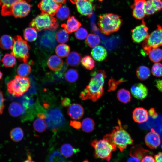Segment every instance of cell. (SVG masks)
Listing matches in <instances>:
<instances>
[{"instance_id": "cell-5", "label": "cell", "mask_w": 162, "mask_h": 162, "mask_svg": "<svg viewBox=\"0 0 162 162\" xmlns=\"http://www.w3.org/2000/svg\"><path fill=\"white\" fill-rule=\"evenodd\" d=\"M91 145L94 149L95 158L106 160L108 161L111 158L112 152L117 149L116 146L111 144L104 138L93 140Z\"/></svg>"}, {"instance_id": "cell-53", "label": "cell", "mask_w": 162, "mask_h": 162, "mask_svg": "<svg viewBox=\"0 0 162 162\" xmlns=\"http://www.w3.org/2000/svg\"><path fill=\"white\" fill-rule=\"evenodd\" d=\"M155 162H162V152H160L154 155Z\"/></svg>"}, {"instance_id": "cell-51", "label": "cell", "mask_w": 162, "mask_h": 162, "mask_svg": "<svg viewBox=\"0 0 162 162\" xmlns=\"http://www.w3.org/2000/svg\"><path fill=\"white\" fill-rule=\"evenodd\" d=\"M141 160L134 156H131L127 160V162H141Z\"/></svg>"}, {"instance_id": "cell-16", "label": "cell", "mask_w": 162, "mask_h": 162, "mask_svg": "<svg viewBox=\"0 0 162 162\" xmlns=\"http://www.w3.org/2000/svg\"><path fill=\"white\" fill-rule=\"evenodd\" d=\"M146 16H149L162 10V0H146L145 5Z\"/></svg>"}, {"instance_id": "cell-13", "label": "cell", "mask_w": 162, "mask_h": 162, "mask_svg": "<svg viewBox=\"0 0 162 162\" xmlns=\"http://www.w3.org/2000/svg\"><path fill=\"white\" fill-rule=\"evenodd\" d=\"M62 5V4L57 3L54 0H41L38 5V7L42 13L53 16L56 14Z\"/></svg>"}, {"instance_id": "cell-18", "label": "cell", "mask_w": 162, "mask_h": 162, "mask_svg": "<svg viewBox=\"0 0 162 162\" xmlns=\"http://www.w3.org/2000/svg\"><path fill=\"white\" fill-rule=\"evenodd\" d=\"M67 114L72 119L74 120H79L83 116L84 109L80 104L73 103L68 107Z\"/></svg>"}, {"instance_id": "cell-41", "label": "cell", "mask_w": 162, "mask_h": 162, "mask_svg": "<svg viewBox=\"0 0 162 162\" xmlns=\"http://www.w3.org/2000/svg\"><path fill=\"white\" fill-rule=\"evenodd\" d=\"M55 37L57 41L60 43H66L69 39L68 33L63 29L58 31L56 34Z\"/></svg>"}, {"instance_id": "cell-31", "label": "cell", "mask_w": 162, "mask_h": 162, "mask_svg": "<svg viewBox=\"0 0 162 162\" xmlns=\"http://www.w3.org/2000/svg\"><path fill=\"white\" fill-rule=\"evenodd\" d=\"M23 36L26 40L34 41L36 39L38 36L37 30L33 27H28L24 30Z\"/></svg>"}, {"instance_id": "cell-20", "label": "cell", "mask_w": 162, "mask_h": 162, "mask_svg": "<svg viewBox=\"0 0 162 162\" xmlns=\"http://www.w3.org/2000/svg\"><path fill=\"white\" fill-rule=\"evenodd\" d=\"M81 25V23L74 16L69 17L66 24L61 25L68 33H71L77 30Z\"/></svg>"}, {"instance_id": "cell-46", "label": "cell", "mask_w": 162, "mask_h": 162, "mask_svg": "<svg viewBox=\"0 0 162 162\" xmlns=\"http://www.w3.org/2000/svg\"><path fill=\"white\" fill-rule=\"evenodd\" d=\"M22 0H0V5L2 8H8L11 7L16 2ZM29 2L30 0H24Z\"/></svg>"}, {"instance_id": "cell-17", "label": "cell", "mask_w": 162, "mask_h": 162, "mask_svg": "<svg viewBox=\"0 0 162 162\" xmlns=\"http://www.w3.org/2000/svg\"><path fill=\"white\" fill-rule=\"evenodd\" d=\"M131 92L135 98L141 100L144 99L148 94L147 88L141 83L136 84L132 86L131 88Z\"/></svg>"}, {"instance_id": "cell-55", "label": "cell", "mask_w": 162, "mask_h": 162, "mask_svg": "<svg viewBox=\"0 0 162 162\" xmlns=\"http://www.w3.org/2000/svg\"><path fill=\"white\" fill-rule=\"evenodd\" d=\"M38 116L40 118L44 119L46 118V116L44 113H39L38 114Z\"/></svg>"}, {"instance_id": "cell-37", "label": "cell", "mask_w": 162, "mask_h": 162, "mask_svg": "<svg viewBox=\"0 0 162 162\" xmlns=\"http://www.w3.org/2000/svg\"><path fill=\"white\" fill-rule=\"evenodd\" d=\"M47 126L45 121L40 118L35 119L33 123V126L34 130L40 133L46 130Z\"/></svg>"}, {"instance_id": "cell-6", "label": "cell", "mask_w": 162, "mask_h": 162, "mask_svg": "<svg viewBox=\"0 0 162 162\" xmlns=\"http://www.w3.org/2000/svg\"><path fill=\"white\" fill-rule=\"evenodd\" d=\"M14 44L11 54L20 61L27 63L29 57V51L30 47L27 41L19 35L13 38Z\"/></svg>"}, {"instance_id": "cell-49", "label": "cell", "mask_w": 162, "mask_h": 162, "mask_svg": "<svg viewBox=\"0 0 162 162\" xmlns=\"http://www.w3.org/2000/svg\"><path fill=\"white\" fill-rule=\"evenodd\" d=\"M141 162H155L154 158L152 156L147 155L141 160Z\"/></svg>"}, {"instance_id": "cell-19", "label": "cell", "mask_w": 162, "mask_h": 162, "mask_svg": "<svg viewBox=\"0 0 162 162\" xmlns=\"http://www.w3.org/2000/svg\"><path fill=\"white\" fill-rule=\"evenodd\" d=\"M148 113L144 108L139 107L134 110L132 117L134 121L137 123H142L147 121L148 118Z\"/></svg>"}, {"instance_id": "cell-10", "label": "cell", "mask_w": 162, "mask_h": 162, "mask_svg": "<svg viewBox=\"0 0 162 162\" xmlns=\"http://www.w3.org/2000/svg\"><path fill=\"white\" fill-rule=\"evenodd\" d=\"M24 0L18 1L10 7V15L15 18H22L27 16L30 12L32 6Z\"/></svg>"}, {"instance_id": "cell-24", "label": "cell", "mask_w": 162, "mask_h": 162, "mask_svg": "<svg viewBox=\"0 0 162 162\" xmlns=\"http://www.w3.org/2000/svg\"><path fill=\"white\" fill-rule=\"evenodd\" d=\"M8 110L10 115L14 117L20 116L24 111L22 105L16 102H13L10 104Z\"/></svg>"}, {"instance_id": "cell-12", "label": "cell", "mask_w": 162, "mask_h": 162, "mask_svg": "<svg viewBox=\"0 0 162 162\" xmlns=\"http://www.w3.org/2000/svg\"><path fill=\"white\" fill-rule=\"evenodd\" d=\"M76 4L78 11L81 15L88 16L92 14L94 7V0H70Z\"/></svg>"}, {"instance_id": "cell-45", "label": "cell", "mask_w": 162, "mask_h": 162, "mask_svg": "<svg viewBox=\"0 0 162 162\" xmlns=\"http://www.w3.org/2000/svg\"><path fill=\"white\" fill-rule=\"evenodd\" d=\"M88 34V32L86 29L81 27L76 31L75 36L78 39L84 40L87 37Z\"/></svg>"}, {"instance_id": "cell-4", "label": "cell", "mask_w": 162, "mask_h": 162, "mask_svg": "<svg viewBox=\"0 0 162 162\" xmlns=\"http://www.w3.org/2000/svg\"><path fill=\"white\" fill-rule=\"evenodd\" d=\"M29 25L38 31L43 30L53 31L58 26V21L56 18L47 14L42 13L32 20Z\"/></svg>"}, {"instance_id": "cell-28", "label": "cell", "mask_w": 162, "mask_h": 162, "mask_svg": "<svg viewBox=\"0 0 162 162\" xmlns=\"http://www.w3.org/2000/svg\"><path fill=\"white\" fill-rule=\"evenodd\" d=\"M117 97L118 100L124 104L130 102L131 99L129 91L124 88L121 89L118 91Z\"/></svg>"}, {"instance_id": "cell-40", "label": "cell", "mask_w": 162, "mask_h": 162, "mask_svg": "<svg viewBox=\"0 0 162 162\" xmlns=\"http://www.w3.org/2000/svg\"><path fill=\"white\" fill-rule=\"evenodd\" d=\"M79 76L77 70L74 69H70L65 73V77L66 80L69 82L73 83L77 80Z\"/></svg>"}, {"instance_id": "cell-11", "label": "cell", "mask_w": 162, "mask_h": 162, "mask_svg": "<svg viewBox=\"0 0 162 162\" xmlns=\"http://www.w3.org/2000/svg\"><path fill=\"white\" fill-rule=\"evenodd\" d=\"M148 28L144 19L142 23L136 27L131 30L132 40L135 43H140L143 41L147 38L149 34Z\"/></svg>"}, {"instance_id": "cell-2", "label": "cell", "mask_w": 162, "mask_h": 162, "mask_svg": "<svg viewBox=\"0 0 162 162\" xmlns=\"http://www.w3.org/2000/svg\"><path fill=\"white\" fill-rule=\"evenodd\" d=\"M118 125L112 132L105 135L103 138L111 144L116 146L122 152L128 145L132 144L134 140L131 136L122 126L120 120H118Z\"/></svg>"}, {"instance_id": "cell-44", "label": "cell", "mask_w": 162, "mask_h": 162, "mask_svg": "<svg viewBox=\"0 0 162 162\" xmlns=\"http://www.w3.org/2000/svg\"><path fill=\"white\" fill-rule=\"evenodd\" d=\"M151 72L155 76H162V64L159 62L155 63L152 67Z\"/></svg>"}, {"instance_id": "cell-58", "label": "cell", "mask_w": 162, "mask_h": 162, "mask_svg": "<svg viewBox=\"0 0 162 162\" xmlns=\"http://www.w3.org/2000/svg\"><path fill=\"white\" fill-rule=\"evenodd\" d=\"M48 105H49L46 103H45L44 104V107L46 108H48L49 106Z\"/></svg>"}, {"instance_id": "cell-14", "label": "cell", "mask_w": 162, "mask_h": 162, "mask_svg": "<svg viewBox=\"0 0 162 162\" xmlns=\"http://www.w3.org/2000/svg\"><path fill=\"white\" fill-rule=\"evenodd\" d=\"M146 1V0H134L131 8L133 10V16L136 19L142 20L146 16L144 8Z\"/></svg>"}, {"instance_id": "cell-47", "label": "cell", "mask_w": 162, "mask_h": 162, "mask_svg": "<svg viewBox=\"0 0 162 162\" xmlns=\"http://www.w3.org/2000/svg\"><path fill=\"white\" fill-rule=\"evenodd\" d=\"M4 100L2 92L0 90V115L3 112L4 108Z\"/></svg>"}, {"instance_id": "cell-48", "label": "cell", "mask_w": 162, "mask_h": 162, "mask_svg": "<svg viewBox=\"0 0 162 162\" xmlns=\"http://www.w3.org/2000/svg\"><path fill=\"white\" fill-rule=\"evenodd\" d=\"M70 124L71 126L77 129H80L81 127V122L75 120L70 121Z\"/></svg>"}, {"instance_id": "cell-1", "label": "cell", "mask_w": 162, "mask_h": 162, "mask_svg": "<svg viewBox=\"0 0 162 162\" xmlns=\"http://www.w3.org/2000/svg\"><path fill=\"white\" fill-rule=\"evenodd\" d=\"M91 75L88 84L81 93L80 97L83 100L89 99L96 101L104 94V86L106 76L105 72L102 70L93 71Z\"/></svg>"}, {"instance_id": "cell-34", "label": "cell", "mask_w": 162, "mask_h": 162, "mask_svg": "<svg viewBox=\"0 0 162 162\" xmlns=\"http://www.w3.org/2000/svg\"><path fill=\"white\" fill-rule=\"evenodd\" d=\"M69 46L64 44H61L56 47L55 51L56 54L62 58L67 56L70 52Z\"/></svg>"}, {"instance_id": "cell-60", "label": "cell", "mask_w": 162, "mask_h": 162, "mask_svg": "<svg viewBox=\"0 0 162 162\" xmlns=\"http://www.w3.org/2000/svg\"><path fill=\"white\" fill-rule=\"evenodd\" d=\"M1 52L0 51V59H1Z\"/></svg>"}, {"instance_id": "cell-52", "label": "cell", "mask_w": 162, "mask_h": 162, "mask_svg": "<svg viewBox=\"0 0 162 162\" xmlns=\"http://www.w3.org/2000/svg\"><path fill=\"white\" fill-rule=\"evenodd\" d=\"M148 113L149 115L153 118H156L158 116L157 113L154 108H151L150 109Z\"/></svg>"}, {"instance_id": "cell-59", "label": "cell", "mask_w": 162, "mask_h": 162, "mask_svg": "<svg viewBox=\"0 0 162 162\" xmlns=\"http://www.w3.org/2000/svg\"><path fill=\"white\" fill-rule=\"evenodd\" d=\"M2 75L3 74L0 71V80L2 78Z\"/></svg>"}, {"instance_id": "cell-29", "label": "cell", "mask_w": 162, "mask_h": 162, "mask_svg": "<svg viewBox=\"0 0 162 162\" xmlns=\"http://www.w3.org/2000/svg\"><path fill=\"white\" fill-rule=\"evenodd\" d=\"M78 149L74 148L70 144L66 143L61 147L60 152L62 155L67 158L72 156L78 151Z\"/></svg>"}, {"instance_id": "cell-26", "label": "cell", "mask_w": 162, "mask_h": 162, "mask_svg": "<svg viewBox=\"0 0 162 162\" xmlns=\"http://www.w3.org/2000/svg\"><path fill=\"white\" fill-rule=\"evenodd\" d=\"M14 44L13 38L10 36L4 34L0 38V47L4 50L11 49Z\"/></svg>"}, {"instance_id": "cell-57", "label": "cell", "mask_w": 162, "mask_h": 162, "mask_svg": "<svg viewBox=\"0 0 162 162\" xmlns=\"http://www.w3.org/2000/svg\"><path fill=\"white\" fill-rule=\"evenodd\" d=\"M57 3L61 4H65L66 1V0H54Z\"/></svg>"}, {"instance_id": "cell-35", "label": "cell", "mask_w": 162, "mask_h": 162, "mask_svg": "<svg viewBox=\"0 0 162 162\" xmlns=\"http://www.w3.org/2000/svg\"><path fill=\"white\" fill-rule=\"evenodd\" d=\"M2 62L6 67L11 68L16 64V60L15 57L11 54H6L2 58Z\"/></svg>"}, {"instance_id": "cell-8", "label": "cell", "mask_w": 162, "mask_h": 162, "mask_svg": "<svg viewBox=\"0 0 162 162\" xmlns=\"http://www.w3.org/2000/svg\"><path fill=\"white\" fill-rule=\"evenodd\" d=\"M162 46V27L157 25L156 29L149 34L143 41V50L145 54H148L152 49L158 48Z\"/></svg>"}, {"instance_id": "cell-43", "label": "cell", "mask_w": 162, "mask_h": 162, "mask_svg": "<svg viewBox=\"0 0 162 162\" xmlns=\"http://www.w3.org/2000/svg\"><path fill=\"white\" fill-rule=\"evenodd\" d=\"M62 155L61 152L54 151L49 157V162H64V159Z\"/></svg>"}, {"instance_id": "cell-21", "label": "cell", "mask_w": 162, "mask_h": 162, "mask_svg": "<svg viewBox=\"0 0 162 162\" xmlns=\"http://www.w3.org/2000/svg\"><path fill=\"white\" fill-rule=\"evenodd\" d=\"M49 68L53 71H58L61 69L63 66L62 59L56 55L51 56L47 62Z\"/></svg>"}, {"instance_id": "cell-25", "label": "cell", "mask_w": 162, "mask_h": 162, "mask_svg": "<svg viewBox=\"0 0 162 162\" xmlns=\"http://www.w3.org/2000/svg\"><path fill=\"white\" fill-rule=\"evenodd\" d=\"M81 59V56L79 53L73 51L67 56L66 62L68 65L70 66H76L79 64Z\"/></svg>"}, {"instance_id": "cell-32", "label": "cell", "mask_w": 162, "mask_h": 162, "mask_svg": "<svg viewBox=\"0 0 162 162\" xmlns=\"http://www.w3.org/2000/svg\"><path fill=\"white\" fill-rule=\"evenodd\" d=\"M95 123L93 119L89 117L85 118L81 123V128L83 131L86 133L92 132L94 129Z\"/></svg>"}, {"instance_id": "cell-15", "label": "cell", "mask_w": 162, "mask_h": 162, "mask_svg": "<svg viewBox=\"0 0 162 162\" xmlns=\"http://www.w3.org/2000/svg\"><path fill=\"white\" fill-rule=\"evenodd\" d=\"M145 141L146 145L151 149L157 148L161 143L159 135L153 129L146 135Z\"/></svg>"}, {"instance_id": "cell-36", "label": "cell", "mask_w": 162, "mask_h": 162, "mask_svg": "<svg viewBox=\"0 0 162 162\" xmlns=\"http://www.w3.org/2000/svg\"><path fill=\"white\" fill-rule=\"evenodd\" d=\"M31 70V66L27 63H24L19 65L17 72L18 76L26 77L29 74Z\"/></svg>"}, {"instance_id": "cell-23", "label": "cell", "mask_w": 162, "mask_h": 162, "mask_svg": "<svg viewBox=\"0 0 162 162\" xmlns=\"http://www.w3.org/2000/svg\"><path fill=\"white\" fill-rule=\"evenodd\" d=\"M150 153L149 151L144 149L141 145H138L134 146L131 148L129 155L138 157L141 160L145 156Z\"/></svg>"}, {"instance_id": "cell-39", "label": "cell", "mask_w": 162, "mask_h": 162, "mask_svg": "<svg viewBox=\"0 0 162 162\" xmlns=\"http://www.w3.org/2000/svg\"><path fill=\"white\" fill-rule=\"evenodd\" d=\"M82 65L87 69L91 70L95 66V62L90 56L84 57L81 60Z\"/></svg>"}, {"instance_id": "cell-56", "label": "cell", "mask_w": 162, "mask_h": 162, "mask_svg": "<svg viewBox=\"0 0 162 162\" xmlns=\"http://www.w3.org/2000/svg\"><path fill=\"white\" fill-rule=\"evenodd\" d=\"M23 162H36L34 160H33L30 155H28L27 157V159L25 160V161Z\"/></svg>"}, {"instance_id": "cell-54", "label": "cell", "mask_w": 162, "mask_h": 162, "mask_svg": "<svg viewBox=\"0 0 162 162\" xmlns=\"http://www.w3.org/2000/svg\"><path fill=\"white\" fill-rule=\"evenodd\" d=\"M156 86L160 91H162V80H158L156 82Z\"/></svg>"}, {"instance_id": "cell-38", "label": "cell", "mask_w": 162, "mask_h": 162, "mask_svg": "<svg viewBox=\"0 0 162 162\" xmlns=\"http://www.w3.org/2000/svg\"><path fill=\"white\" fill-rule=\"evenodd\" d=\"M100 39L97 35L94 34H89L86 39V43L91 48L97 46L100 43Z\"/></svg>"}, {"instance_id": "cell-7", "label": "cell", "mask_w": 162, "mask_h": 162, "mask_svg": "<svg viewBox=\"0 0 162 162\" xmlns=\"http://www.w3.org/2000/svg\"><path fill=\"white\" fill-rule=\"evenodd\" d=\"M30 82L28 78L18 75L9 82L7 85L9 93L16 97L22 96L28 90Z\"/></svg>"}, {"instance_id": "cell-30", "label": "cell", "mask_w": 162, "mask_h": 162, "mask_svg": "<svg viewBox=\"0 0 162 162\" xmlns=\"http://www.w3.org/2000/svg\"><path fill=\"white\" fill-rule=\"evenodd\" d=\"M150 70L147 67L142 65L138 68L136 70V75L140 80H144L148 79L150 75Z\"/></svg>"}, {"instance_id": "cell-33", "label": "cell", "mask_w": 162, "mask_h": 162, "mask_svg": "<svg viewBox=\"0 0 162 162\" xmlns=\"http://www.w3.org/2000/svg\"><path fill=\"white\" fill-rule=\"evenodd\" d=\"M24 135L22 129L20 127H17L13 129L10 133L11 139L14 142H18L21 141Z\"/></svg>"}, {"instance_id": "cell-9", "label": "cell", "mask_w": 162, "mask_h": 162, "mask_svg": "<svg viewBox=\"0 0 162 162\" xmlns=\"http://www.w3.org/2000/svg\"><path fill=\"white\" fill-rule=\"evenodd\" d=\"M65 121L61 111L58 108L50 110L48 112L45 121L49 128L56 129L63 125Z\"/></svg>"}, {"instance_id": "cell-50", "label": "cell", "mask_w": 162, "mask_h": 162, "mask_svg": "<svg viewBox=\"0 0 162 162\" xmlns=\"http://www.w3.org/2000/svg\"><path fill=\"white\" fill-rule=\"evenodd\" d=\"M61 103L62 105L64 107L69 106L71 104V100L68 98H64L62 100Z\"/></svg>"}, {"instance_id": "cell-3", "label": "cell", "mask_w": 162, "mask_h": 162, "mask_svg": "<svg viewBox=\"0 0 162 162\" xmlns=\"http://www.w3.org/2000/svg\"><path fill=\"white\" fill-rule=\"evenodd\" d=\"M122 22L121 16L119 15L108 13L100 16L98 25L102 33L109 35L118 31Z\"/></svg>"}, {"instance_id": "cell-42", "label": "cell", "mask_w": 162, "mask_h": 162, "mask_svg": "<svg viewBox=\"0 0 162 162\" xmlns=\"http://www.w3.org/2000/svg\"><path fill=\"white\" fill-rule=\"evenodd\" d=\"M56 16L59 19L64 20L68 17L70 15V10L67 6H61L59 8L56 14Z\"/></svg>"}, {"instance_id": "cell-22", "label": "cell", "mask_w": 162, "mask_h": 162, "mask_svg": "<svg viewBox=\"0 0 162 162\" xmlns=\"http://www.w3.org/2000/svg\"><path fill=\"white\" fill-rule=\"evenodd\" d=\"M92 56L98 62L104 61L107 56V52L103 46H98L94 47L91 53Z\"/></svg>"}, {"instance_id": "cell-27", "label": "cell", "mask_w": 162, "mask_h": 162, "mask_svg": "<svg viewBox=\"0 0 162 162\" xmlns=\"http://www.w3.org/2000/svg\"><path fill=\"white\" fill-rule=\"evenodd\" d=\"M150 60L155 63L162 60V50L159 47L152 49L148 54Z\"/></svg>"}]
</instances>
